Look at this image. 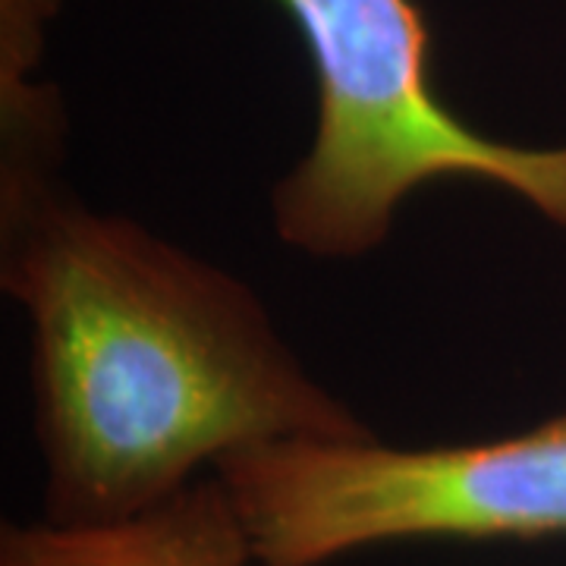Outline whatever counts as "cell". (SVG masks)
Returning a JSON list of instances; mask_svg holds the SVG:
<instances>
[{
	"mask_svg": "<svg viewBox=\"0 0 566 566\" xmlns=\"http://www.w3.org/2000/svg\"><path fill=\"white\" fill-rule=\"evenodd\" d=\"M3 290L32 318L51 523L136 516L252 447L371 438L243 283L57 189L3 205Z\"/></svg>",
	"mask_w": 566,
	"mask_h": 566,
	"instance_id": "cell-1",
	"label": "cell"
},
{
	"mask_svg": "<svg viewBox=\"0 0 566 566\" xmlns=\"http://www.w3.org/2000/svg\"><path fill=\"white\" fill-rule=\"evenodd\" d=\"M303 35L318 126L312 151L274 189V221L312 255H363L381 243L412 189L434 177L504 186L566 227V148L488 139L431 82L416 0H277Z\"/></svg>",
	"mask_w": 566,
	"mask_h": 566,
	"instance_id": "cell-2",
	"label": "cell"
},
{
	"mask_svg": "<svg viewBox=\"0 0 566 566\" xmlns=\"http://www.w3.org/2000/svg\"><path fill=\"white\" fill-rule=\"evenodd\" d=\"M259 566L406 538L566 535V419L463 447L281 441L218 463Z\"/></svg>",
	"mask_w": 566,
	"mask_h": 566,
	"instance_id": "cell-3",
	"label": "cell"
},
{
	"mask_svg": "<svg viewBox=\"0 0 566 566\" xmlns=\"http://www.w3.org/2000/svg\"><path fill=\"white\" fill-rule=\"evenodd\" d=\"M243 520L223 482L186 485L136 516L88 526H3L0 566H249Z\"/></svg>",
	"mask_w": 566,
	"mask_h": 566,
	"instance_id": "cell-4",
	"label": "cell"
}]
</instances>
